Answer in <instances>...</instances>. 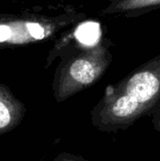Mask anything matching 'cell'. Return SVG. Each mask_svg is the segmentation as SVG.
Returning <instances> with one entry per match:
<instances>
[{
    "mask_svg": "<svg viewBox=\"0 0 160 161\" xmlns=\"http://www.w3.org/2000/svg\"><path fill=\"white\" fill-rule=\"evenodd\" d=\"M113 43L103 38L96 44L64 53L56 68L52 90L57 103H63L74 94L94 85L113 60Z\"/></svg>",
    "mask_w": 160,
    "mask_h": 161,
    "instance_id": "3",
    "label": "cell"
},
{
    "mask_svg": "<svg viewBox=\"0 0 160 161\" xmlns=\"http://www.w3.org/2000/svg\"><path fill=\"white\" fill-rule=\"evenodd\" d=\"M25 112V104L6 84L0 83V137L20 125Z\"/></svg>",
    "mask_w": 160,
    "mask_h": 161,
    "instance_id": "5",
    "label": "cell"
},
{
    "mask_svg": "<svg viewBox=\"0 0 160 161\" xmlns=\"http://www.w3.org/2000/svg\"><path fill=\"white\" fill-rule=\"evenodd\" d=\"M52 161H89L82 158L81 156L74 155L72 153L61 152L59 153Z\"/></svg>",
    "mask_w": 160,
    "mask_h": 161,
    "instance_id": "7",
    "label": "cell"
},
{
    "mask_svg": "<svg viewBox=\"0 0 160 161\" xmlns=\"http://www.w3.org/2000/svg\"><path fill=\"white\" fill-rule=\"evenodd\" d=\"M157 9H160V0H120L109 2L100 14L134 18Z\"/></svg>",
    "mask_w": 160,
    "mask_h": 161,
    "instance_id": "6",
    "label": "cell"
},
{
    "mask_svg": "<svg viewBox=\"0 0 160 161\" xmlns=\"http://www.w3.org/2000/svg\"><path fill=\"white\" fill-rule=\"evenodd\" d=\"M102 38L101 25L98 22L85 20L74 25L56 39L46 58L44 68H49L54 60L62 54L94 45Z\"/></svg>",
    "mask_w": 160,
    "mask_h": 161,
    "instance_id": "4",
    "label": "cell"
},
{
    "mask_svg": "<svg viewBox=\"0 0 160 161\" xmlns=\"http://www.w3.org/2000/svg\"><path fill=\"white\" fill-rule=\"evenodd\" d=\"M159 106L160 54L106 87L91 120L99 131H124L141 118L153 116Z\"/></svg>",
    "mask_w": 160,
    "mask_h": 161,
    "instance_id": "1",
    "label": "cell"
},
{
    "mask_svg": "<svg viewBox=\"0 0 160 161\" xmlns=\"http://www.w3.org/2000/svg\"><path fill=\"white\" fill-rule=\"evenodd\" d=\"M112 1H120V0H109V2H112Z\"/></svg>",
    "mask_w": 160,
    "mask_h": 161,
    "instance_id": "9",
    "label": "cell"
},
{
    "mask_svg": "<svg viewBox=\"0 0 160 161\" xmlns=\"http://www.w3.org/2000/svg\"><path fill=\"white\" fill-rule=\"evenodd\" d=\"M87 19L71 4H58L20 13H0V48L31 45L58 38Z\"/></svg>",
    "mask_w": 160,
    "mask_h": 161,
    "instance_id": "2",
    "label": "cell"
},
{
    "mask_svg": "<svg viewBox=\"0 0 160 161\" xmlns=\"http://www.w3.org/2000/svg\"><path fill=\"white\" fill-rule=\"evenodd\" d=\"M152 123H153L154 128L157 131L160 132V106L152 116Z\"/></svg>",
    "mask_w": 160,
    "mask_h": 161,
    "instance_id": "8",
    "label": "cell"
}]
</instances>
